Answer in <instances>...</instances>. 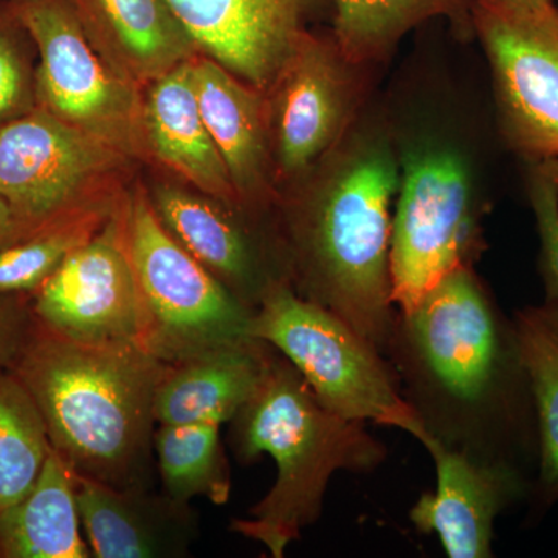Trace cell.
I'll use <instances>...</instances> for the list:
<instances>
[{
	"instance_id": "603a6c76",
	"label": "cell",
	"mask_w": 558,
	"mask_h": 558,
	"mask_svg": "<svg viewBox=\"0 0 558 558\" xmlns=\"http://www.w3.org/2000/svg\"><path fill=\"white\" fill-rule=\"evenodd\" d=\"M216 422L159 425L154 433L163 494L180 502L204 497L226 505L231 494L230 462Z\"/></svg>"
},
{
	"instance_id": "9c48e42d",
	"label": "cell",
	"mask_w": 558,
	"mask_h": 558,
	"mask_svg": "<svg viewBox=\"0 0 558 558\" xmlns=\"http://www.w3.org/2000/svg\"><path fill=\"white\" fill-rule=\"evenodd\" d=\"M110 157L105 140L35 108L0 128V196L25 234L65 226L62 216Z\"/></svg>"
},
{
	"instance_id": "ffe728a7",
	"label": "cell",
	"mask_w": 558,
	"mask_h": 558,
	"mask_svg": "<svg viewBox=\"0 0 558 558\" xmlns=\"http://www.w3.org/2000/svg\"><path fill=\"white\" fill-rule=\"evenodd\" d=\"M80 523L73 473L51 449L28 494L0 512V556L92 557Z\"/></svg>"
},
{
	"instance_id": "d4e9b609",
	"label": "cell",
	"mask_w": 558,
	"mask_h": 558,
	"mask_svg": "<svg viewBox=\"0 0 558 558\" xmlns=\"http://www.w3.org/2000/svg\"><path fill=\"white\" fill-rule=\"evenodd\" d=\"M50 450L31 392L13 371L0 368V512L28 494Z\"/></svg>"
},
{
	"instance_id": "484cf974",
	"label": "cell",
	"mask_w": 558,
	"mask_h": 558,
	"mask_svg": "<svg viewBox=\"0 0 558 558\" xmlns=\"http://www.w3.org/2000/svg\"><path fill=\"white\" fill-rule=\"evenodd\" d=\"M89 220H73L0 248V293H35L70 253L95 233Z\"/></svg>"
},
{
	"instance_id": "9a60e30c",
	"label": "cell",
	"mask_w": 558,
	"mask_h": 558,
	"mask_svg": "<svg viewBox=\"0 0 558 558\" xmlns=\"http://www.w3.org/2000/svg\"><path fill=\"white\" fill-rule=\"evenodd\" d=\"M92 557L182 558L199 537L190 502L153 487L116 488L73 475Z\"/></svg>"
},
{
	"instance_id": "f546056e",
	"label": "cell",
	"mask_w": 558,
	"mask_h": 558,
	"mask_svg": "<svg viewBox=\"0 0 558 558\" xmlns=\"http://www.w3.org/2000/svg\"><path fill=\"white\" fill-rule=\"evenodd\" d=\"M24 229L14 216L13 209L7 204V201L0 196V248L14 244L20 238H25Z\"/></svg>"
},
{
	"instance_id": "cb8c5ba5",
	"label": "cell",
	"mask_w": 558,
	"mask_h": 558,
	"mask_svg": "<svg viewBox=\"0 0 558 558\" xmlns=\"http://www.w3.org/2000/svg\"><path fill=\"white\" fill-rule=\"evenodd\" d=\"M100 20L138 72L160 76L196 49L167 0H90Z\"/></svg>"
},
{
	"instance_id": "ba28073f",
	"label": "cell",
	"mask_w": 558,
	"mask_h": 558,
	"mask_svg": "<svg viewBox=\"0 0 558 558\" xmlns=\"http://www.w3.org/2000/svg\"><path fill=\"white\" fill-rule=\"evenodd\" d=\"M486 51L499 126L524 160L558 157V9L517 10L472 2Z\"/></svg>"
},
{
	"instance_id": "44dd1931",
	"label": "cell",
	"mask_w": 558,
	"mask_h": 558,
	"mask_svg": "<svg viewBox=\"0 0 558 558\" xmlns=\"http://www.w3.org/2000/svg\"><path fill=\"white\" fill-rule=\"evenodd\" d=\"M512 319L537 421L535 490L539 502L550 506L558 499V301L545 299Z\"/></svg>"
},
{
	"instance_id": "e0dca14e",
	"label": "cell",
	"mask_w": 558,
	"mask_h": 558,
	"mask_svg": "<svg viewBox=\"0 0 558 558\" xmlns=\"http://www.w3.org/2000/svg\"><path fill=\"white\" fill-rule=\"evenodd\" d=\"M145 121L150 146L165 165L216 199L230 202L238 196L202 117L193 62L157 76L146 100Z\"/></svg>"
},
{
	"instance_id": "2e32d148",
	"label": "cell",
	"mask_w": 558,
	"mask_h": 558,
	"mask_svg": "<svg viewBox=\"0 0 558 558\" xmlns=\"http://www.w3.org/2000/svg\"><path fill=\"white\" fill-rule=\"evenodd\" d=\"M150 204L168 233L252 310H258L275 286L290 282L284 270L267 263L264 250L240 220L215 202L161 185Z\"/></svg>"
},
{
	"instance_id": "7a4b0ae2",
	"label": "cell",
	"mask_w": 558,
	"mask_h": 558,
	"mask_svg": "<svg viewBox=\"0 0 558 558\" xmlns=\"http://www.w3.org/2000/svg\"><path fill=\"white\" fill-rule=\"evenodd\" d=\"M347 140L325 179L290 208V284L384 354L396 318L391 205L400 161L381 132Z\"/></svg>"
},
{
	"instance_id": "83f0119b",
	"label": "cell",
	"mask_w": 558,
	"mask_h": 558,
	"mask_svg": "<svg viewBox=\"0 0 558 558\" xmlns=\"http://www.w3.org/2000/svg\"><path fill=\"white\" fill-rule=\"evenodd\" d=\"M36 80L16 33L0 20V128L35 109Z\"/></svg>"
},
{
	"instance_id": "6da1fadb",
	"label": "cell",
	"mask_w": 558,
	"mask_h": 558,
	"mask_svg": "<svg viewBox=\"0 0 558 558\" xmlns=\"http://www.w3.org/2000/svg\"><path fill=\"white\" fill-rule=\"evenodd\" d=\"M384 355L421 429L473 458L526 469L538 459L537 421L513 319L473 267L396 310Z\"/></svg>"
},
{
	"instance_id": "7c38bea8",
	"label": "cell",
	"mask_w": 558,
	"mask_h": 558,
	"mask_svg": "<svg viewBox=\"0 0 558 558\" xmlns=\"http://www.w3.org/2000/svg\"><path fill=\"white\" fill-rule=\"evenodd\" d=\"M360 65L336 40L306 36L286 62L277 83V157L286 174H299L348 135L362 97Z\"/></svg>"
},
{
	"instance_id": "8992f818",
	"label": "cell",
	"mask_w": 558,
	"mask_h": 558,
	"mask_svg": "<svg viewBox=\"0 0 558 558\" xmlns=\"http://www.w3.org/2000/svg\"><path fill=\"white\" fill-rule=\"evenodd\" d=\"M252 336L288 359L332 413L411 436L421 428L381 351L336 314L299 295L290 282L275 286L260 301Z\"/></svg>"
},
{
	"instance_id": "7402d4cb",
	"label": "cell",
	"mask_w": 558,
	"mask_h": 558,
	"mask_svg": "<svg viewBox=\"0 0 558 558\" xmlns=\"http://www.w3.org/2000/svg\"><path fill=\"white\" fill-rule=\"evenodd\" d=\"M473 0H332L333 40L352 64L384 61L407 33L433 17H462Z\"/></svg>"
},
{
	"instance_id": "1f68e13d",
	"label": "cell",
	"mask_w": 558,
	"mask_h": 558,
	"mask_svg": "<svg viewBox=\"0 0 558 558\" xmlns=\"http://www.w3.org/2000/svg\"><path fill=\"white\" fill-rule=\"evenodd\" d=\"M550 167H553L554 174H556V178L558 180V157H550Z\"/></svg>"
},
{
	"instance_id": "d6986e66",
	"label": "cell",
	"mask_w": 558,
	"mask_h": 558,
	"mask_svg": "<svg viewBox=\"0 0 558 558\" xmlns=\"http://www.w3.org/2000/svg\"><path fill=\"white\" fill-rule=\"evenodd\" d=\"M197 100L209 134L226 160L238 196L263 193L269 137L258 89L209 58L193 61Z\"/></svg>"
},
{
	"instance_id": "f1b7e54d",
	"label": "cell",
	"mask_w": 558,
	"mask_h": 558,
	"mask_svg": "<svg viewBox=\"0 0 558 558\" xmlns=\"http://www.w3.org/2000/svg\"><path fill=\"white\" fill-rule=\"evenodd\" d=\"M21 295L0 293V368H13L35 326L32 306Z\"/></svg>"
},
{
	"instance_id": "4dcf8cb0",
	"label": "cell",
	"mask_w": 558,
	"mask_h": 558,
	"mask_svg": "<svg viewBox=\"0 0 558 558\" xmlns=\"http://www.w3.org/2000/svg\"><path fill=\"white\" fill-rule=\"evenodd\" d=\"M473 2L492 3V5L517 10H539L554 5V0H473Z\"/></svg>"
},
{
	"instance_id": "4316f807",
	"label": "cell",
	"mask_w": 558,
	"mask_h": 558,
	"mask_svg": "<svg viewBox=\"0 0 558 558\" xmlns=\"http://www.w3.org/2000/svg\"><path fill=\"white\" fill-rule=\"evenodd\" d=\"M526 161L527 199L539 238L538 270L545 299L558 301V180L549 159Z\"/></svg>"
},
{
	"instance_id": "3957f363",
	"label": "cell",
	"mask_w": 558,
	"mask_h": 558,
	"mask_svg": "<svg viewBox=\"0 0 558 558\" xmlns=\"http://www.w3.org/2000/svg\"><path fill=\"white\" fill-rule=\"evenodd\" d=\"M167 368L137 341L81 343L35 319L11 371L73 475L132 488L153 487L154 400Z\"/></svg>"
},
{
	"instance_id": "8fae6325",
	"label": "cell",
	"mask_w": 558,
	"mask_h": 558,
	"mask_svg": "<svg viewBox=\"0 0 558 558\" xmlns=\"http://www.w3.org/2000/svg\"><path fill=\"white\" fill-rule=\"evenodd\" d=\"M33 317L81 343H130L140 337L137 281L126 223L112 219L78 245L35 292Z\"/></svg>"
},
{
	"instance_id": "52a82bcc",
	"label": "cell",
	"mask_w": 558,
	"mask_h": 558,
	"mask_svg": "<svg viewBox=\"0 0 558 558\" xmlns=\"http://www.w3.org/2000/svg\"><path fill=\"white\" fill-rule=\"evenodd\" d=\"M481 218L483 205L461 154L440 145L403 154L391 234L396 310H409L451 271L473 267L484 252Z\"/></svg>"
},
{
	"instance_id": "30bf717a",
	"label": "cell",
	"mask_w": 558,
	"mask_h": 558,
	"mask_svg": "<svg viewBox=\"0 0 558 558\" xmlns=\"http://www.w3.org/2000/svg\"><path fill=\"white\" fill-rule=\"evenodd\" d=\"M16 17L39 51V108L105 142L130 128V94L106 69L68 0H21Z\"/></svg>"
},
{
	"instance_id": "ac0fdd59",
	"label": "cell",
	"mask_w": 558,
	"mask_h": 558,
	"mask_svg": "<svg viewBox=\"0 0 558 558\" xmlns=\"http://www.w3.org/2000/svg\"><path fill=\"white\" fill-rule=\"evenodd\" d=\"M267 349L252 340L168 365L154 400L157 425L230 422L258 387Z\"/></svg>"
},
{
	"instance_id": "5bb4252c",
	"label": "cell",
	"mask_w": 558,
	"mask_h": 558,
	"mask_svg": "<svg viewBox=\"0 0 558 558\" xmlns=\"http://www.w3.org/2000/svg\"><path fill=\"white\" fill-rule=\"evenodd\" d=\"M436 468V490L422 494L410 521L438 535L450 558L494 557L497 519L531 490L526 473L509 462L487 461L450 449L439 440L416 438Z\"/></svg>"
},
{
	"instance_id": "4fadbf2b",
	"label": "cell",
	"mask_w": 558,
	"mask_h": 558,
	"mask_svg": "<svg viewBox=\"0 0 558 558\" xmlns=\"http://www.w3.org/2000/svg\"><path fill=\"white\" fill-rule=\"evenodd\" d=\"M196 49L258 90L274 87L328 0H167Z\"/></svg>"
},
{
	"instance_id": "5b68a950",
	"label": "cell",
	"mask_w": 558,
	"mask_h": 558,
	"mask_svg": "<svg viewBox=\"0 0 558 558\" xmlns=\"http://www.w3.org/2000/svg\"><path fill=\"white\" fill-rule=\"evenodd\" d=\"M126 242L140 299V337L149 354L178 365L256 340L255 310L242 303L161 226L153 204L131 202Z\"/></svg>"
},
{
	"instance_id": "277c9868",
	"label": "cell",
	"mask_w": 558,
	"mask_h": 558,
	"mask_svg": "<svg viewBox=\"0 0 558 558\" xmlns=\"http://www.w3.org/2000/svg\"><path fill=\"white\" fill-rule=\"evenodd\" d=\"M230 444L244 465L263 454L277 464V481L248 519L230 529L282 558L304 529L317 523L337 472L371 473L388 457L365 422L326 409L288 359L269 344L252 398L230 421Z\"/></svg>"
}]
</instances>
